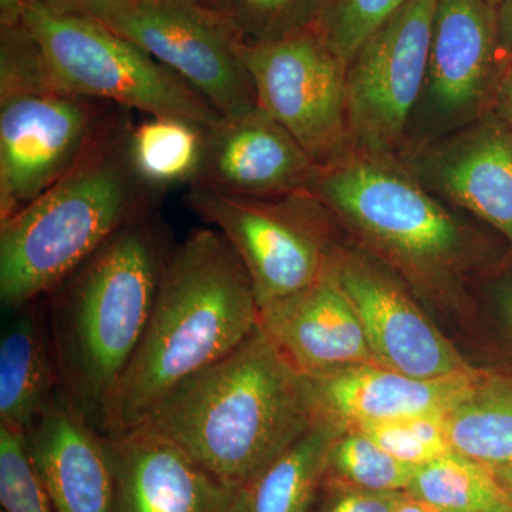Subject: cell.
<instances>
[{
    "label": "cell",
    "instance_id": "1",
    "mask_svg": "<svg viewBox=\"0 0 512 512\" xmlns=\"http://www.w3.org/2000/svg\"><path fill=\"white\" fill-rule=\"evenodd\" d=\"M247 269L217 229H197L165 262L140 345L104 413L103 433L140 426L188 377L238 348L258 326Z\"/></svg>",
    "mask_w": 512,
    "mask_h": 512
},
{
    "label": "cell",
    "instance_id": "2",
    "mask_svg": "<svg viewBox=\"0 0 512 512\" xmlns=\"http://www.w3.org/2000/svg\"><path fill=\"white\" fill-rule=\"evenodd\" d=\"M316 421L309 382L258 329L188 377L144 423L241 490Z\"/></svg>",
    "mask_w": 512,
    "mask_h": 512
},
{
    "label": "cell",
    "instance_id": "3",
    "mask_svg": "<svg viewBox=\"0 0 512 512\" xmlns=\"http://www.w3.org/2000/svg\"><path fill=\"white\" fill-rule=\"evenodd\" d=\"M171 248L150 214L130 222L42 298L60 390L103 433L140 345Z\"/></svg>",
    "mask_w": 512,
    "mask_h": 512
},
{
    "label": "cell",
    "instance_id": "4",
    "mask_svg": "<svg viewBox=\"0 0 512 512\" xmlns=\"http://www.w3.org/2000/svg\"><path fill=\"white\" fill-rule=\"evenodd\" d=\"M117 119L62 180L0 222V301L16 311L40 301L130 222L150 214L153 194L127 156Z\"/></svg>",
    "mask_w": 512,
    "mask_h": 512
},
{
    "label": "cell",
    "instance_id": "5",
    "mask_svg": "<svg viewBox=\"0 0 512 512\" xmlns=\"http://www.w3.org/2000/svg\"><path fill=\"white\" fill-rule=\"evenodd\" d=\"M308 192L413 278L441 281L470 258L466 224L399 156L350 148L342 157L318 165Z\"/></svg>",
    "mask_w": 512,
    "mask_h": 512
},
{
    "label": "cell",
    "instance_id": "6",
    "mask_svg": "<svg viewBox=\"0 0 512 512\" xmlns=\"http://www.w3.org/2000/svg\"><path fill=\"white\" fill-rule=\"evenodd\" d=\"M117 119L47 80L25 26L0 30V222L62 180Z\"/></svg>",
    "mask_w": 512,
    "mask_h": 512
},
{
    "label": "cell",
    "instance_id": "7",
    "mask_svg": "<svg viewBox=\"0 0 512 512\" xmlns=\"http://www.w3.org/2000/svg\"><path fill=\"white\" fill-rule=\"evenodd\" d=\"M23 26L47 80L63 92L205 128L222 119L177 73L99 20L32 0Z\"/></svg>",
    "mask_w": 512,
    "mask_h": 512
},
{
    "label": "cell",
    "instance_id": "8",
    "mask_svg": "<svg viewBox=\"0 0 512 512\" xmlns=\"http://www.w3.org/2000/svg\"><path fill=\"white\" fill-rule=\"evenodd\" d=\"M185 202L237 252L258 308L315 285L329 272L338 249L329 241V211L308 191L254 198L192 184Z\"/></svg>",
    "mask_w": 512,
    "mask_h": 512
},
{
    "label": "cell",
    "instance_id": "9",
    "mask_svg": "<svg viewBox=\"0 0 512 512\" xmlns=\"http://www.w3.org/2000/svg\"><path fill=\"white\" fill-rule=\"evenodd\" d=\"M238 53L259 109L282 124L318 165L352 148L346 120L349 64L315 28L269 42H242Z\"/></svg>",
    "mask_w": 512,
    "mask_h": 512
},
{
    "label": "cell",
    "instance_id": "10",
    "mask_svg": "<svg viewBox=\"0 0 512 512\" xmlns=\"http://www.w3.org/2000/svg\"><path fill=\"white\" fill-rule=\"evenodd\" d=\"M504 60L493 6L485 0H437L426 77L402 154L490 113L510 66Z\"/></svg>",
    "mask_w": 512,
    "mask_h": 512
},
{
    "label": "cell",
    "instance_id": "11",
    "mask_svg": "<svg viewBox=\"0 0 512 512\" xmlns=\"http://www.w3.org/2000/svg\"><path fill=\"white\" fill-rule=\"evenodd\" d=\"M437 0H406L349 63L352 148L400 156L426 77Z\"/></svg>",
    "mask_w": 512,
    "mask_h": 512
},
{
    "label": "cell",
    "instance_id": "12",
    "mask_svg": "<svg viewBox=\"0 0 512 512\" xmlns=\"http://www.w3.org/2000/svg\"><path fill=\"white\" fill-rule=\"evenodd\" d=\"M177 73L222 117L256 109L255 90L241 57V37L204 0H137L111 26Z\"/></svg>",
    "mask_w": 512,
    "mask_h": 512
},
{
    "label": "cell",
    "instance_id": "13",
    "mask_svg": "<svg viewBox=\"0 0 512 512\" xmlns=\"http://www.w3.org/2000/svg\"><path fill=\"white\" fill-rule=\"evenodd\" d=\"M330 274L352 303L377 365L417 379L476 370L420 311L406 289L365 256L336 249Z\"/></svg>",
    "mask_w": 512,
    "mask_h": 512
},
{
    "label": "cell",
    "instance_id": "14",
    "mask_svg": "<svg viewBox=\"0 0 512 512\" xmlns=\"http://www.w3.org/2000/svg\"><path fill=\"white\" fill-rule=\"evenodd\" d=\"M399 157L441 201L512 242V127L493 111Z\"/></svg>",
    "mask_w": 512,
    "mask_h": 512
},
{
    "label": "cell",
    "instance_id": "15",
    "mask_svg": "<svg viewBox=\"0 0 512 512\" xmlns=\"http://www.w3.org/2000/svg\"><path fill=\"white\" fill-rule=\"evenodd\" d=\"M109 439L111 512H238L239 490L212 476L150 424Z\"/></svg>",
    "mask_w": 512,
    "mask_h": 512
},
{
    "label": "cell",
    "instance_id": "16",
    "mask_svg": "<svg viewBox=\"0 0 512 512\" xmlns=\"http://www.w3.org/2000/svg\"><path fill=\"white\" fill-rule=\"evenodd\" d=\"M316 170L318 164L296 138L256 107L208 128L194 184L241 197H284L308 191Z\"/></svg>",
    "mask_w": 512,
    "mask_h": 512
},
{
    "label": "cell",
    "instance_id": "17",
    "mask_svg": "<svg viewBox=\"0 0 512 512\" xmlns=\"http://www.w3.org/2000/svg\"><path fill=\"white\" fill-rule=\"evenodd\" d=\"M258 329L305 377L377 365L362 323L330 268L315 285L259 308Z\"/></svg>",
    "mask_w": 512,
    "mask_h": 512
},
{
    "label": "cell",
    "instance_id": "18",
    "mask_svg": "<svg viewBox=\"0 0 512 512\" xmlns=\"http://www.w3.org/2000/svg\"><path fill=\"white\" fill-rule=\"evenodd\" d=\"M485 372L417 379L379 365L346 367L306 377L316 419L335 421L345 429L407 417L450 413L473 392Z\"/></svg>",
    "mask_w": 512,
    "mask_h": 512
},
{
    "label": "cell",
    "instance_id": "19",
    "mask_svg": "<svg viewBox=\"0 0 512 512\" xmlns=\"http://www.w3.org/2000/svg\"><path fill=\"white\" fill-rule=\"evenodd\" d=\"M25 436L56 512H111L110 439L87 421L62 390Z\"/></svg>",
    "mask_w": 512,
    "mask_h": 512
},
{
    "label": "cell",
    "instance_id": "20",
    "mask_svg": "<svg viewBox=\"0 0 512 512\" xmlns=\"http://www.w3.org/2000/svg\"><path fill=\"white\" fill-rule=\"evenodd\" d=\"M40 301L12 312L0 339V426L26 433L60 392Z\"/></svg>",
    "mask_w": 512,
    "mask_h": 512
},
{
    "label": "cell",
    "instance_id": "21",
    "mask_svg": "<svg viewBox=\"0 0 512 512\" xmlns=\"http://www.w3.org/2000/svg\"><path fill=\"white\" fill-rule=\"evenodd\" d=\"M345 427L316 419L305 434L239 490L238 512H312L333 441Z\"/></svg>",
    "mask_w": 512,
    "mask_h": 512
},
{
    "label": "cell",
    "instance_id": "22",
    "mask_svg": "<svg viewBox=\"0 0 512 512\" xmlns=\"http://www.w3.org/2000/svg\"><path fill=\"white\" fill-rule=\"evenodd\" d=\"M207 131L173 116H148L130 127L127 156L138 181L150 192L194 184L204 161Z\"/></svg>",
    "mask_w": 512,
    "mask_h": 512
},
{
    "label": "cell",
    "instance_id": "23",
    "mask_svg": "<svg viewBox=\"0 0 512 512\" xmlns=\"http://www.w3.org/2000/svg\"><path fill=\"white\" fill-rule=\"evenodd\" d=\"M446 426L457 453L490 468L512 464V380L484 373Z\"/></svg>",
    "mask_w": 512,
    "mask_h": 512
},
{
    "label": "cell",
    "instance_id": "24",
    "mask_svg": "<svg viewBox=\"0 0 512 512\" xmlns=\"http://www.w3.org/2000/svg\"><path fill=\"white\" fill-rule=\"evenodd\" d=\"M406 494L433 512H512L493 470L454 450L420 466Z\"/></svg>",
    "mask_w": 512,
    "mask_h": 512
},
{
    "label": "cell",
    "instance_id": "25",
    "mask_svg": "<svg viewBox=\"0 0 512 512\" xmlns=\"http://www.w3.org/2000/svg\"><path fill=\"white\" fill-rule=\"evenodd\" d=\"M419 467L393 457L360 431L346 429L330 447L325 477L365 490L406 493Z\"/></svg>",
    "mask_w": 512,
    "mask_h": 512
},
{
    "label": "cell",
    "instance_id": "26",
    "mask_svg": "<svg viewBox=\"0 0 512 512\" xmlns=\"http://www.w3.org/2000/svg\"><path fill=\"white\" fill-rule=\"evenodd\" d=\"M325 0H210L242 42H269L312 28Z\"/></svg>",
    "mask_w": 512,
    "mask_h": 512
},
{
    "label": "cell",
    "instance_id": "27",
    "mask_svg": "<svg viewBox=\"0 0 512 512\" xmlns=\"http://www.w3.org/2000/svg\"><path fill=\"white\" fill-rule=\"evenodd\" d=\"M406 0H325L315 28L346 63Z\"/></svg>",
    "mask_w": 512,
    "mask_h": 512
},
{
    "label": "cell",
    "instance_id": "28",
    "mask_svg": "<svg viewBox=\"0 0 512 512\" xmlns=\"http://www.w3.org/2000/svg\"><path fill=\"white\" fill-rule=\"evenodd\" d=\"M447 414L407 417L352 427L404 463L423 466L453 451L448 439Z\"/></svg>",
    "mask_w": 512,
    "mask_h": 512
},
{
    "label": "cell",
    "instance_id": "29",
    "mask_svg": "<svg viewBox=\"0 0 512 512\" xmlns=\"http://www.w3.org/2000/svg\"><path fill=\"white\" fill-rule=\"evenodd\" d=\"M0 504L5 512H56L25 433L0 426Z\"/></svg>",
    "mask_w": 512,
    "mask_h": 512
},
{
    "label": "cell",
    "instance_id": "30",
    "mask_svg": "<svg viewBox=\"0 0 512 512\" xmlns=\"http://www.w3.org/2000/svg\"><path fill=\"white\" fill-rule=\"evenodd\" d=\"M403 494L365 490L325 477L312 512H394Z\"/></svg>",
    "mask_w": 512,
    "mask_h": 512
},
{
    "label": "cell",
    "instance_id": "31",
    "mask_svg": "<svg viewBox=\"0 0 512 512\" xmlns=\"http://www.w3.org/2000/svg\"><path fill=\"white\" fill-rule=\"evenodd\" d=\"M39 2L56 9L66 10V12L90 16L111 28L133 9L137 0H39Z\"/></svg>",
    "mask_w": 512,
    "mask_h": 512
},
{
    "label": "cell",
    "instance_id": "32",
    "mask_svg": "<svg viewBox=\"0 0 512 512\" xmlns=\"http://www.w3.org/2000/svg\"><path fill=\"white\" fill-rule=\"evenodd\" d=\"M491 111L512 127V66H508L495 93Z\"/></svg>",
    "mask_w": 512,
    "mask_h": 512
},
{
    "label": "cell",
    "instance_id": "33",
    "mask_svg": "<svg viewBox=\"0 0 512 512\" xmlns=\"http://www.w3.org/2000/svg\"><path fill=\"white\" fill-rule=\"evenodd\" d=\"M498 39L501 50L512 60V0H504L497 12Z\"/></svg>",
    "mask_w": 512,
    "mask_h": 512
},
{
    "label": "cell",
    "instance_id": "34",
    "mask_svg": "<svg viewBox=\"0 0 512 512\" xmlns=\"http://www.w3.org/2000/svg\"><path fill=\"white\" fill-rule=\"evenodd\" d=\"M32 0H0V30L18 28Z\"/></svg>",
    "mask_w": 512,
    "mask_h": 512
},
{
    "label": "cell",
    "instance_id": "35",
    "mask_svg": "<svg viewBox=\"0 0 512 512\" xmlns=\"http://www.w3.org/2000/svg\"><path fill=\"white\" fill-rule=\"evenodd\" d=\"M491 470H493L498 483H500L501 487L504 488L505 493H507L508 497L512 500V464L491 468Z\"/></svg>",
    "mask_w": 512,
    "mask_h": 512
},
{
    "label": "cell",
    "instance_id": "36",
    "mask_svg": "<svg viewBox=\"0 0 512 512\" xmlns=\"http://www.w3.org/2000/svg\"><path fill=\"white\" fill-rule=\"evenodd\" d=\"M394 512H433L423 505L419 503V501L414 500V498L409 497L406 493L403 494V497L400 498L399 504H397L396 510Z\"/></svg>",
    "mask_w": 512,
    "mask_h": 512
},
{
    "label": "cell",
    "instance_id": "37",
    "mask_svg": "<svg viewBox=\"0 0 512 512\" xmlns=\"http://www.w3.org/2000/svg\"><path fill=\"white\" fill-rule=\"evenodd\" d=\"M503 309L508 325H510V328L512 329V285L510 288L505 289L503 295Z\"/></svg>",
    "mask_w": 512,
    "mask_h": 512
},
{
    "label": "cell",
    "instance_id": "38",
    "mask_svg": "<svg viewBox=\"0 0 512 512\" xmlns=\"http://www.w3.org/2000/svg\"><path fill=\"white\" fill-rule=\"evenodd\" d=\"M485 2H487L488 5L493 6V8L497 9L500 8L501 5H503L504 0H485Z\"/></svg>",
    "mask_w": 512,
    "mask_h": 512
},
{
    "label": "cell",
    "instance_id": "39",
    "mask_svg": "<svg viewBox=\"0 0 512 512\" xmlns=\"http://www.w3.org/2000/svg\"><path fill=\"white\" fill-rule=\"evenodd\" d=\"M204 2L210 3V0H204Z\"/></svg>",
    "mask_w": 512,
    "mask_h": 512
},
{
    "label": "cell",
    "instance_id": "40",
    "mask_svg": "<svg viewBox=\"0 0 512 512\" xmlns=\"http://www.w3.org/2000/svg\"><path fill=\"white\" fill-rule=\"evenodd\" d=\"M0 512H5V511H0Z\"/></svg>",
    "mask_w": 512,
    "mask_h": 512
}]
</instances>
